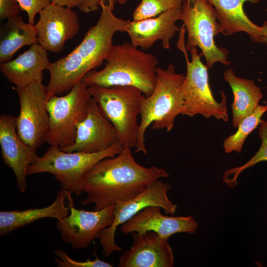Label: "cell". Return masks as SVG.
<instances>
[{"label": "cell", "instance_id": "cell-1", "mask_svg": "<svg viewBox=\"0 0 267 267\" xmlns=\"http://www.w3.org/2000/svg\"><path fill=\"white\" fill-rule=\"evenodd\" d=\"M115 3L113 0L101 1L99 18L81 43L65 56L51 62L47 69L49 73L47 99L53 95L68 92L87 73L102 65L114 46V34L126 32L131 21L114 14Z\"/></svg>", "mask_w": 267, "mask_h": 267}, {"label": "cell", "instance_id": "cell-2", "mask_svg": "<svg viewBox=\"0 0 267 267\" xmlns=\"http://www.w3.org/2000/svg\"><path fill=\"white\" fill-rule=\"evenodd\" d=\"M169 176L164 169L139 165L131 147L126 146L120 153L100 161L87 174L82 186L87 197L81 204H93L94 210H100L132 199L155 181Z\"/></svg>", "mask_w": 267, "mask_h": 267}, {"label": "cell", "instance_id": "cell-3", "mask_svg": "<svg viewBox=\"0 0 267 267\" xmlns=\"http://www.w3.org/2000/svg\"><path fill=\"white\" fill-rule=\"evenodd\" d=\"M104 67L87 73L82 82L88 87L129 86L141 90L145 96L153 92L157 79V57L129 42L114 45Z\"/></svg>", "mask_w": 267, "mask_h": 267}, {"label": "cell", "instance_id": "cell-4", "mask_svg": "<svg viewBox=\"0 0 267 267\" xmlns=\"http://www.w3.org/2000/svg\"><path fill=\"white\" fill-rule=\"evenodd\" d=\"M184 79L183 74L176 73L173 64L166 69L157 68L155 87L141 102L135 153L147 154L145 134L151 124L153 130L165 129L170 132L173 129L176 118L182 114L184 109L182 86Z\"/></svg>", "mask_w": 267, "mask_h": 267}, {"label": "cell", "instance_id": "cell-5", "mask_svg": "<svg viewBox=\"0 0 267 267\" xmlns=\"http://www.w3.org/2000/svg\"><path fill=\"white\" fill-rule=\"evenodd\" d=\"M124 147L120 142L109 149L97 153L66 152L56 146H50L44 155L30 165L27 175L48 173L60 182L62 188L77 195L83 192L84 179L92 167L101 160L120 153Z\"/></svg>", "mask_w": 267, "mask_h": 267}, {"label": "cell", "instance_id": "cell-6", "mask_svg": "<svg viewBox=\"0 0 267 267\" xmlns=\"http://www.w3.org/2000/svg\"><path fill=\"white\" fill-rule=\"evenodd\" d=\"M185 31L182 25L177 43V47L183 53L186 63V74L182 86L184 99L182 115L192 117L200 114L207 118L214 117L227 122L226 95L221 91V101L219 102L215 100L209 84L208 67L201 60L203 55L198 54L197 47L190 50L191 60L189 61L184 42Z\"/></svg>", "mask_w": 267, "mask_h": 267}, {"label": "cell", "instance_id": "cell-7", "mask_svg": "<svg viewBox=\"0 0 267 267\" xmlns=\"http://www.w3.org/2000/svg\"><path fill=\"white\" fill-rule=\"evenodd\" d=\"M103 113L115 127L124 147H135L139 128L137 117L144 96L139 89L129 86L88 87Z\"/></svg>", "mask_w": 267, "mask_h": 267}, {"label": "cell", "instance_id": "cell-8", "mask_svg": "<svg viewBox=\"0 0 267 267\" xmlns=\"http://www.w3.org/2000/svg\"><path fill=\"white\" fill-rule=\"evenodd\" d=\"M91 96L82 81L66 94L53 95L46 102L49 131L46 142L63 149L75 142L78 125L85 118Z\"/></svg>", "mask_w": 267, "mask_h": 267}, {"label": "cell", "instance_id": "cell-9", "mask_svg": "<svg viewBox=\"0 0 267 267\" xmlns=\"http://www.w3.org/2000/svg\"><path fill=\"white\" fill-rule=\"evenodd\" d=\"M180 20L187 32V51L198 47L204 56L206 66L211 68L216 62L228 65V51L215 44L214 36L220 34V23L213 7L205 0H195L191 5L188 0H183Z\"/></svg>", "mask_w": 267, "mask_h": 267}, {"label": "cell", "instance_id": "cell-10", "mask_svg": "<svg viewBox=\"0 0 267 267\" xmlns=\"http://www.w3.org/2000/svg\"><path fill=\"white\" fill-rule=\"evenodd\" d=\"M15 90L20 104L16 117L17 133L25 143L37 150L46 142L49 131L46 86L42 80L16 87Z\"/></svg>", "mask_w": 267, "mask_h": 267}, {"label": "cell", "instance_id": "cell-11", "mask_svg": "<svg viewBox=\"0 0 267 267\" xmlns=\"http://www.w3.org/2000/svg\"><path fill=\"white\" fill-rule=\"evenodd\" d=\"M171 186L160 179L149 185L136 197L114 204V219L112 224L101 231L99 242L102 247L103 255L107 257L115 251H121L122 248L115 241L117 227L131 219L145 208L150 206L161 207L166 215H173L177 205L171 201L167 192Z\"/></svg>", "mask_w": 267, "mask_h": 267}, {"label": "cell", "instance_id": "cell-12", "mask_svg": "<svg viewBox=\"0 0 267 267\" xmlns=\"http://www.w3.org/2000/svg\"><path fill=\"white\" fill-rule=\"evenodd\" d=\"M72 192L69 191L68 198L70 212L63 219L57 220L56 227L63 241L75 249H85L100 232L110 226L114 219V204L100 210L88 211L78 210L74 206Z\"/></svg>", "mask_w": 267, "mask_h": 267}, {"label": "cell", "instance_id": "cell-13", "mask_svg": "<svg viewBox=\"0 0 267 267\" xmlns=\"http://www.w3.org/2000/svg\"><path fill=\"white\" fill-rule=\"evenodd\" d=\"M118 142L120 139L115 127L91 97L87 114L77 126L75 142L61 150L68 152L97 153L109 149Z\"/></svg>", "mask_w": 267, "mask_h": 267}, {"label": "cell", "instance_id": "cell-14", "mask_svg": "<svg viewBox=\"0 0 267 267\" xmlns=\"http://www.w3.org/2000/svg\"><path fill=\"white\" fill-rule=\"evenodd\" d=\"M39 15L35 25L38 44L47 51L60 52L66 42L78 33L80 24L77 13L71 8L51 3Z\"/></svg>", "mask_w": 267, "mask_h": 267}, {"label": "cell", "instance_id": "cell-15", "mask_svg": "<svg viewBox=\"0 0 267 267\" xmlns=\"http://www.w3.org/2000/svg\"><path fill=\"white\" fill-rule=\"evenodd\" d=\"M0 144L4 163L12 170L19 190L24 192L27 188L28 169L39 157L36 150L25 143L19 136L16 117L0 114Z\"/></svg>", "mask_w": 267, "mask_h": 267}, {"label": "cell", "instance_id": "cell-16", "mask_svg": "<svg viewBox=\"0 0 267 267\" xmlns=\"http://www.w3.org/2000/svg\"><path fill=\"white\" fill-rule=\"evenodd\" d=\"M133 244L120 259L119 267H173L174 257L168 243L153 231L131 233Z\"/></svg>", "mask_w": 267, "mask_h": 267}, {"label": "cell", "instance_id": "cell-17", "mask_svg": "<svg viewBox=\"0 0 267 267\" xmlns=\"http://www.w3.org/2000/svg\"><path fill=\"white\" fill-rule=\"evenodd\" d=\"M159 206H148L122 224L125 234L136 232L141 234L153 231L161 236L169 238L172 235L181 232L194 233L198 224L193 217H173L163 215Z\"/></svg>", "mask_w": 267, "mask_h": 267}, {"label": "cell", "instance_id": "cell-18", "mask_svg": "<svg viewBox=\"0 0 267 267\" xmlns=\"http://www.w3.org/2000/svg\"><path fill=\"white\" fill-rule=\"evenodd\" d=\"M182 9L176 8L164 12L152 18L133 20L128 24L126 32L131 44L143 49L151 47L161 40L162 46L170 48V41L180 29L176 22L180 20Z\"/></svg>", "mask_w": 267, "mask_h": 267}, {"label": "cell", "instance_id": "cell-19", "mask_svg": "<svg viewBox=\"0 0 267 267\" xmlns=\"http://www.w3.org/2000/svg\"><path fill=\"white\" fill-rule=\"evenodd\" d=\"M50 63L47 50L36 44L15 59L0 64V71L15 87H24L42 80Z\"/></svg>", "mask_w": 267, "mask_h": 267}, {"label": "cell", "instance_id": "cell-20", "mask_svg": "<svg viewBox=\"0 0 267 267\" xmlns=\"http://www.w3.org/2000/svg\"><path fill=\"white\" fill-rule=\"evenodd\" d=\"M214 8L219 32L225 36L243 32L254 42L264 43L262 27L254 24L246 15L243 5L247 1L257 3L260 0H205Z\"/></svg>", "mask_w": 267, "mask_h": 267}, {"label": "cell", "instance_id": "cell-21", "mask_svg": "<svg viewBox=\"0 0 267 267\" xmlns=\"http://www.w3.org/2000/svg\"><path fill=\"white\" fill-rule=\"evenodd\" d=\"M69 190L62 188L54 201L48 206L24 210L1 211L0 212V235L3 236L37 220L45 218L61 220L70 212L69 206L65 204Z\"/></svg>", "mask_w": 267, "mask_h": 267}, {"label": "cell", "instance_id": "cell-22", "mask_svg": "<svg viewBox=\"0 0 267 267\" xmlns=\"http://www.w3.org/2000/svg\"><path fill=\"white\" fill-rule=\"evenodd\" d=\"M223 78L229 85L233 94L232 123L234 128H237L257 107L263 94L253 80L239 78L230 68L224 71Z\"/></svg>", "mask_w": 267, "mask_h": 267}, {"label": "cell", "instance_id": "cell-23", "mask_svg": "<svg viewBox=\"0 0 267 267\" xmlns=\"http://www.w3.org/2000/svg\"><path fill=\"white\" fill-rule=\"evenodd\" d=\"M0 29V63L11 60L21 48L38 44L35 24L24 22L21 16L11 17Z\"/></svg>", "mask_w": 267, "mask_h": 267}, {"label": "cell", "instance_id": "cell-24", "mask_svg": "<svg viewBox=\"0 0 267 267\" xmlns=\"http://www.w3.org/2000/svg\"><path fill=\"white\" fill-rule=\"evenodd\" d=\"M267 111V105L259 104L251 114L245 117L239 123L237 131L224 140L223 147L224 152L230 153L235 151L240 153L247 137L264 121L262 120V117Z\"/></svg>", "mask_w": 267, "mask_h": 267}, {"label": "cell", "instance_id": "cell-25", "mask_svg": "<svg viewBox=\"0 0 267 267\" xmlns=\"http://www.w3.org/2000/svg\"><path fill=\"white\" fill-rule=\"evenodd\" d=\"M259 135L261 144L256 153L244 165L228 169L224 172L222 180L228 187L233 188L237 186L238 176L246 169L259 162L267 161V120L260 125Z\"/></svg>", "mask_w": 267, "mask_h": 267}, {"label": "cell", "instance_id": "cell-26", "mask_svg": "<svg viewBox=\"0 0 267 267\" xmlns=\"http://www.w3.org/2000/svg\"><path fill=\"white\" fill-rule=\"evenodd\" d=\"M183 0H141L133 12V20H140L154 17L173 9H182Z\"/></svg>", "mask_w": 267, "mask_h": 267}, {"label": "cell", "instance_id": "cell-27", "mask_svg": "<svg viewBox=\"0 0 267 267\" xmlns=\"http://www.w3.org/2000/svg\"><path fill=\"white\" fill-rule=\"evenodd\" d=\"M56 257L55 261L58 267H112V266L106 262L99 260L96 256L94 260L88 259L85 261H75L70 258L66 251L56 249L54 251Z\"/></svg>", "mask_w": 267, "mask_h": 267}, {"label": "cell", "instance_id": "cell-28", "mask_svg": "<svg viewBox=\"0 0 267 267\" xmlns=\"http://www.w3.org/2000/svg\"><path fill=\"white\" fill-rule=\"evenodd\" d=\"M21 10L27 14L28 22L34 24L37 14L51 3V0H16Z\"/></svg>", "mask_w": 267, "mask_h": 267}, {"label": "cell", "instance_id": "cell-29", "mask_svg": "<svg viewBox=\"0 0 267 267\" xmlns=\"http://www.w3.org/2000/svg\"><path fill=\"white\" fill-rule=\"evenodd\" d=\"M20 7L16 0H0V18L7 20L19 15Z\"/></svg>", "mask_w": 267, "mask_h": 267}, {"label": "cell", "instance_id": "cell-30", "mask_svg": "<svg viewBox=\"0 0 267 267\" xmlns=\"http://www.w3.org/2000/svg\"><path fill=\"white\" fill-rule=\"evenodd\" d=\"M102 0H81L79 6L80 11L89 13L97 10L100 6V2ZM115 2L116 0H113Z\"/></svg>", "mask_w": 267, "mask_h": 267}, {"label": "cell", "instance_id": "cell-31", "mask_svg": "<svg viewBox=\"0 0 267 267\" xmlns=\"http://www.w3.org/2000/svg\"><path fill=\"white\" fill-rule=\"evenodd\" d=\"M81 0H51L52 3L69 8L78 7Z\"/></svg>", "mask_w": 267, "mask_h": 267}, {"label": "cell", "instance_id": "cell-32", "mask_svg": "<svg viewBox=\"0 0 267 267\" xmlns=\"http://www.w3.org/2000/svg\"><path fill=\"white\" fill-rule=\"evenodd\" d=\"M261 27L263 32L262 36L264 43H265L267 46V21H264Z\"/></svg>", "mask_w": 267, "mask_h": 267}, {"label": "cell", "instance_id": "cell-33", "mask_svg": "<svg viewBox=\"0 0 267 267\" xmlns=\"http://www.w3.org/2000/svg\"><path fill=\"white\" fill-rule=\"evenodd\" d=\"M128 0H116V2H117L119 4H124Z\"/></svg>", "mask_w": 267, "mask_h": 267}, {"label": "cell", "instance_id": "cell-34", "mask_svg": "<svg viewBox=\"0 0 267 267\" xmlns=\"http://www.w3.org/2000/svg\"><path fill=\"white\" fill-rule=\"evenodd\" d=\"M191 5H193L195 3V0H188Z\"/></svg>", "mask_w": 267, "mask_h": 267}]
</instances>
